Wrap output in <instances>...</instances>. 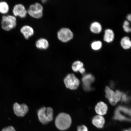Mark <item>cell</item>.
Masks as SVG:
<instances>
[{"instance_id": "1", "label": "cell", "mask_w": 131, "mask_h": 131, "mask_svg": "<svg viewBox=\"0 0 131 131\" xmlns=\"http://www.w3.org/2000/svg\"><path fill=\"white\" fill-rule=\"evenodd\" d=\"M71 123V117L69 115L64 113L59 114L55 120L56 126L59 130H62L69 128Z\"/></svg>"}, {"instance_id": "2", "label": "cell", "mask_w": 131, "mask_h": 131, "mask_svg": "<svg viewBox=\"0 0 131 131\" xmlns=\"http://www.w3.org/2000/svg\"><path fill=\"white\" fill-rule=\"evenodd\" d=\"M53 110L50 107H43L39 110L38 116L39 121L42 124H48L53 120Z\"/></svg>"}, {"instance_id": "3", "label": "cell", "mask_w": 131, "mask_h": 131, "mask_svg": "<svg viewBox=\"0 0 131 131\" xmlns=\"http://www.w3.org/2000/svg\"><path fill=\"white\" fill-rule=\"evenodd\" d=\"M43 7L40 3L36 2L29 6L27 14L34 18L40 19L43 16Z\"/></svg>"}, {"instance_id": "4", "label": "cell", "mask_w": 131, "mask_h": 131, "mask_svg": "<svg viewBox=\"0 0 131 131\" xmlns=\"http://www.w3.org/2000/svg\"><path fill=\"white\" fill-rule=\"evenodd\" d=\"M17 19L14 15L3 16L1 21L2 27L6 31H9L15 28L17 25Z\"/></svg>"}, {"instance_id": "5", "label": "cell", "mask_w": 131, "mask_h": 131, "mask_svg": "<svg viewBox=\"0 0 131 131\" xmlns=\"http://www.w3.org/2000/svg\"><path fill=\"white\" fill-rule=\"evenodd\" d=\"M57 38L60 41L66 42L72 39L73 36V34L70 29L66 27H63L59 30L57 34Z\"/></svg>"}, {"instance_id": "6", "label": "cell", "mask_w": 131, "mask_h": 131, "mask_svg": "<svg viewBox=\"0 0 131 131\" xmlns=\"http://www.w3.org/2000/svg\"><path fill=\"white\" fill-rule=\"evenodd\" d=\"M64 82L66 88L70 90L77 89L80 82L79 80L73 73L67 75L64 80Z\"/></svg>"}, {"instance_id": "7", "label": "cell", "mask_w": 131, "mask_h": 131, "mask_svg": "<svg viewBox=\"0 0 131 131\" xmlns=\"http://www.w3.org/2000/svg\"><path fill=\"white\" fill-rule=\"evenodd\" d=\"M12 12L14 16L21 18H24L27 15V10L23 4H16L13 7Z\"/></svg>"}, {"instance_id": "8", "label": "cell", "mask_w": 131, "mask_h": 131, "mask_svg": "<svg viewBox=\"0 0 131 131\" xmlns=\"http://www.w3.org/2000/svg\"><path fill=\"white\" fill-rule=\"evenodd\" d=\"M13 108L15 114L18 117H24L29 111L28 107L27 105L19 104L17 103L14 104Z\"/></svg>"}, {"instance_id": "9", "label": "cell", "mask_w": 131, "mask_h": 131, "mask_svg": "<svg viewBox=\"0 0 131 131\" xmlns=\"http://www.w3.org/2000/svg\"><path fill=\"white\" fill-rule=\"evenodd\" d=\"M20 32L26 40H28L34 35V30L30 26L25 25L22 26L20 29Z\"/></svg>"}, {"instance_id": "10", "label": "cell", "mask_w": 131, "mask_h": 131, "mask_svg": "<svg viewBox=\"0 0 131 131\" xmlns=\"http://www.w3.org/2000/svg\"><path fill=\"white\" fill-rule=\"evenodd\" d=\"M106 97L109 100L110 103L113 106L115 105L118 101L116 98L115 92L106 86L105 89Z\"/></svg>"}, {"instance_id": "11", "label": "cell", "mask_w": 131, "mask_h": 131, "mask_svg": "<svg viewBox=\"0 0 131 131\" xmlns=\"http://www.w3.org/2000/svg\"><path fill=\"white\" fill-rule=\"evenodd\" d=\"M94 80V78L92 75L89 74L83 76L82 78L83 83V88L86 91H90L91 90L90 85Z\"/></svg>"}, {"instance_id": "12", "label": "cell", "mask_w": 131, "mask_h": 131, "mask_svg": "<svg viewBox=\"0 0 131 131\" xmlns=\"http://www.w3.org/2000/svg\"><path fill=\"white\" fill-rule=\"evenodd\" d=\"M108 110L107 106L104 102H98L95 107V111L98 115L102 116L106 114Z\"/></svg>"}, {"instance_id": "13", "label": "cell", "mask_w": 131, "mask_h": 131, "mask_svg": "<svg viewBox=\"0 0 131 131\" xmlns=\"http://www.w3.org/2000/svg\"><path fill=\"white\" fill-rule=\"evenodd\" d=\"M37 48L40 50H46L49 47V43L48 40L44 38H41L37 40L35 43Z\"/></svg>"}, {"instance_id": "14", "label": "cell", "mask_w": 131, "mask_h": 131, "mask_svg": "<svg viewBox=\"0 0 131 131\" xmlns=\"http://www.w3.org/2000/svg\"><path fill=\"white\" fill-rule=\"evenodd\" d=\"M105 122L104 118L102 116L97 115L94 116L92 120V123L95 126L99 128H101L104 127Z\"/></svg>"}, {"instance_id": "15", "label": "cell", "mask_w": 131, "mask_h": 131, "mask_svg": "<svg viewBox=\"0 0 131 131\" xmlns=\"http://www.w3.org/2000/svg\"><path fill=\"white\" fill-rule=\"evenodd\" d=\"M72 68L74 71H79L82 74L85 72V70L83 68V63L81 61H76L74 62L72 65Z\"/></svg>"}, {"instance_id": "16", "label": "cell", "mask_w": 131, "mask_h": 131, "mask_svg": "<svg viewBox=\"0 0 131 131\" xmlns=\"http://www.w3.org/2000/svg\"><path fill=\"white\" fill-rule=\"evenodd\" d=\"M114 34L113 31L111 29H106L105 31L104 40L105 41L110 42L113 40Z\"/></svg>"}, {"instance_id": "17", "label": "cell", "mask_w": 131, "mask_h": 131, "mask_svg": "<svg viewBox=\"0 0 131 131\" xmlns=\"http://www.w3.org/2000/svg\"><path fill=\"white\" fill-rule=\"evenodd\" d=\"M90 28L91 32L94 33L98 34L101 32L102 27L99 23L94 22L91 24Z\"/></svg>"}, {"instance_id": "18", "label": "cell", "mask_w": 131, "mask_h": 131, "mask_svg": "<svg viewBox=\"0 0 131 131\" xmlns=\"http://www.w3.org/2000/svg\"><path fill=\"white\" fill-rule=\"evenodd\" d=\"M121 46L123 48L127 49L130 48L131 41L129 37L125 36L123 38L121 41Z\"/></svg>"}, {"instance_id": "19", "label": "cell", "mask_w": 131, "mask_h": 131, "mask_svg": "<svg viewBox=\"0 0 131 131\" xmlns=\"http://www.w3.org/2000/svg\"><path fill=\"white\" fill-rule=\"evenodd\" d=\"M114 118L116 120L119 121H126L130 122V119L122 115L117 109H116L115 113Z\"/></svg>"}, {"instance_id": "20", "label": "cell", "mask_w": 131, "mask_h": 131, "mask_svg": "<svg viewBox=\"0 0 131 131\" xmlns=\"http://www.w3.org/2000/svg\"><path fill=\"white\" fill-rule=\"evenodd\" d=\"M9 6L7 3L5 2H0V13L3 14H6L9 12Z\"/></svg>"}, {"instance_id": "21", "label": "cell", "mask_w": 131, "mask_h": 131, "mask_svg": "<svg viewBox=\"0 0 131 131\" xmlns=\"http://www.w3.org/2000/svg\"><path fill=\"white\" fill-rule=\"evenodd\" d=\"M102 46V42L100 41H95L91 45L92 48L93 50H97L100 49Z\"/></svg>"}, {"instance_id": "22", "label": "cell", "mask_w": 131, "mask_h": 131, "mask_svg": "<svg viewBox=\"0 0 131 131\" xmlns=\"http://www.w3.org/2000/svg\"><path fill=\"white\" fill-rule=\"evenodd\" d=\"M124 30L127 32H130L131 28L130 26V23L128 21L125 20L124 21L123 25Z\"/></svg>"}, {"instance_id": "23", "label": "cell", "mask_w": 131, "mask_h": 131, "mask_svg": "<svg viewBox=\"0 0 131 131\" xmlns=\"http://www.w3.org/2000/svg\"><path fill=\"white\" fill-rule=\"evenodd\" d=\"M78 131H88L87 127L85 126L82 125L78 127Z\"/></svg>"}, {"instance_id": "24", "label": "cell", "mask_w": 131, "mask_h": 131, "mask_svg": "<svg viewBox=\"0 0 131 131\" xmlns=\"http://www.w3.org/2000/svg\"><path fill=\"white\" fill-rule=\"evenodd\" d=\"M2 131H16L15 129L12 126H9L5 128Z\"/></svg>"}, {"instance_id": "25", "label": "cell", "mask_w": 131, "mask_h": 131, "mask_svg": "<svg viewBox=\"0 0 131 131\" xmlns=\"http://www.w3.org/2000/svg\"><path fill=\"white\" fill-rule=\"evenodd\" d=\"M127 19L128 20L130 21H131V14H129L127 16Z\"/></svg>"}, {"instance_id": "26", "label": "cell", "mask_w": 131, "mask_h": 131, "mask_svg": "<svg viewBox=\"0 0 131 131\" xmlns=\"http://www.w3.org/2000/svg\"><path fill=\"white\" fill-rule=\"evenodd\" d=\"M124 131H131V129L130 128L128 129V130H124Z\"/></svg>"}]
</instances>
